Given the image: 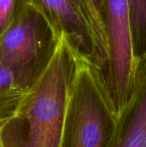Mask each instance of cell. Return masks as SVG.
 Masks as SVG:
<instances>
[{
  "mask_svg": "<svg viewBox=\"0 0 146 147\" xmlns=\"http://www.w3.org/2000/svg\"><path fill=\"white\" fill-rule=\"evenodd\" d=\"M79 57L61 38L51 63L0 130L5 147H62L71 84Z\"/></svg>",
  "mask_w": 146,
  "mask_h": 147,
  "instance_id": "cell-1",
  "label": "cell"
},
{
  "mask_svg": "<svg viewBox=\"0 0 146 147\" xmlns=\"http://www.w3.org/2000/svg\"><path fill=\"white\" fill-rule=\"evenodd\" d=\"M118 117L103 71L79 58L67 104L62 147H112Z\"/></svg>",
  "mask_w": 146,
  "mask_h": 147,
  "instance_id": "cell-2",
  "label": "cell"
},
{
  "mask_svg": "<svg viewBox=\"0 0 146 147\" xmlns=\"http://www.w3.org/2000/svg\"><path fill=\"white\" fill-rule=\"evenodd\" d=\"M61 38L29 3L0 35V65L28 90L53 59Z\"/></svg>",
  "mask_w": 146,
  "mask_h": 147,
  "instance_id": "cell-3",
  "label": "cell"
},
{
  "mask_svg": "<svg viewBox=\"0 0 146 147\" xmlns=\"http://www.w3.org/2000/svg\"><path fill=\"white\" fill-rule=\"evenodd\" d=\"M82 59L99 67L106 76L108 44L94 0H28Z\"/></svg>",
  "mask_w": 146,
  "mask_h": 147,
  "instance_id": "cell-4",
  "label": "cell"
},
{
  "mask_svg": "<svg viewBox=\"0 0 146 147\" xmlns=\"http://www.w3.org/2000/svg\"><path fill=\"white\" fill-rule=\"evenodd\" d=\"M100 14L108 44L105 78L120 115L132 94L137 65L133 51L128 0H102Z\"/></svg>",
  "mask_w": 146,
  "mask_h": 147,
  "instance_id": "cell-5",
  "label": "cell"
},
{
  "mask_svg": "<svg viewBox=\"0 0 146 147\" xmlns=\"http://www.w3.org/2000/svg\"><path fill=\"white\" fill-rule=\"evenodd\" d=\"M112 147H146V58L137 63L133 91L119 115Z\"/></svg>",
  "mask_w": 146,
  "mask_h": 147,
  "instance_id": "cell-6",
  "label": "cell"
},
{
  "mask_svg": "<svg viewBox=\"0 0 146 147\" xmlns=\"http://www.w3.org/2000/svg\"><path fill=\"white\" fill-rule=\"evenodd\" d=\"M26 92L14 76L0 65V130L15 116Z\"/></svg>",
  "mask_w": 146,
  "mask_h": 147,
  "instance_id": "cell-7",
  "label": "cell"
},
{
  "mask_svg": "<svg viewBox=\"0 0 146 147\" xmlns=\"http://www.w3.org/2000/svg\"><path fill=\"white\" fill-rule=\"evenodd\" d=\"M133 56L138 63L146 58V0H128Z\"/></svg>",
  "mask_w": 146,
  "mask_h": 147,
  "instance_id": "cell-8",
  "label": "cell"
},
{
  "mask_svg": "<svg viewBox=\"0 0 146 147\" xmlns=\"http://www.w3.org/2000/svg\"><path fill=\"white\" fill-rule=\"evenodd\" d=\"M28 0H0V35L19 16Z\"/></svg>",
  "mask_w": 146,
  "mask_h": 147,
  "instance_id": "cell-9",
  "label": "cell"
},
{
  "mask_svg": "<svg viewBox=\"0 0 146 147\" xmlns=\"http://www.w3.org/2000/svg\"><path fill=\"white\" fill-rule=\"evenodd\" d=\"M94 2H95L96 5L98 10H99V12H100V11H101V6H102V0H94ZM100 15H101V14H100Z\"/></svg>",
  "mask_w": 146,
  "mask_h": 147,
  "instance_id": "cell-10",
  "label": "cell"
},
{
  "mask_svg": "<svg viewBox=\"0 0 146 147\" xmlns=\"http://www.w3.org/2000/svg\"><path fill=\"white\" fill-rule=\"evenodd\" d=\"M0 147H5L4 146V145H3V143L2 139H1V136H0Z\"/></svg>",
  "mask_w": 146,
  "mask_h": 147,
  "instance_id": "cell-11",
  "label": "cell"
}]
</instances>
